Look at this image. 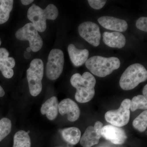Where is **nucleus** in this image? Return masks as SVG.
<instances>
[{"label": "nucleus", "instance_id": "1", "mask_svg": "<svg viewBox=\"0 0 147 147\" xmlns=\"http://www.w3.org/2000/svg\"><path fill=\"white\" fill-rule=\"evenodd\" d=\"M72 86L76 89L75 98L80 103H86L92 99L95 94L94 87L96 80L92 74L85 72L81 75L79 73L73 74L70 79Z\"/></svg>", "mask_w": 147, "mask_h": 147}, {"label": "nucleus", "instance_id": "2", "mask_svg": "<svg viewBox=\"0 0 147 147\" xmlns=\"http://www.w3.org/2000/svg\"><path fill=\"white\" fill-rule=\"evenodd\" d=\"M59 11L56 6L49 4L44 9L33 4L28 10L27 16L38 31H45L47 27L46 20H55L57 18Z\"/></svg>", "mask_w": 147, "mask_h": 147}, {"label": "nucleus", "instance_id": "3", "mask_svg": "<svg viewBox=\"0 0 147 147\" xmlns=\"http://www.w3.org/2000/svg\"><path fill=\"white\" fill-rule=\"evenodd\" d=\"M121 62L116 57H104L96 56L87 60L86 66L92 73L96 76L104 77L119 68Z\"/></svg>", "mask_w": 147, "mask_h": 147}, {"label": "nucleus", "instance_id": "4", "mask_svg": "<svg viewBox=\"0 0 147 147\" xmlns=\"http://www.w3.org/2000/svg\"><path fill=\"white\" fill-rule=\"evenodd\" d=\"M147 71L140 63H134L124 71L119 81L121 88L124 90L133 89L140 83L146 81Z\"/></svg>", "mask_w": 147, "mask_h": 147}, {"label": "nucleus", "instance_id": "5", "mask_svg": "<svg viewBox=\"0 0 147 147\" xmlns=\"http://www.w3.org/2000/svg\"><path fill=\"white\" fill-rule=\"evenodd\" d=\"M43 74L44 64L42 60L39 59L33 60L27 70L29 90L32 96H37L42 91Z\"/></svg>", "mask_w": 147, "mask_h": 147}, {"label": "nucleus", "instance_id": "6", "mask_svg": "<svg viewBox=\"0 0 147 147\" xmlns=\"http://www.w3.org/2000/svg\"><path fill=\"white\" fill-rule=\"evenodd\" d=\"M130 99H124L118 110L107 112L105 116L106 121L112 125L118 127L127 124L130 119Z\"/></svg>", "mask_w": 147, "mask_h": 147}, {"label": "nucleus", "instance_id": "7", "mask_svg": "<svg viewBox=\"0 0 147 147\" xmlns=\"http://www.w3.org/2000/svg\"><path fill=\"white\" fill-rule=\"evenodd\" d=\"M64 57L63 52L58 49L50 51L46 65V73L47 78L51 80L58 79L63 71Z\"/></svg>", "mask_w": 147, "mask_h": 147}, {"label": "nucleus", "instance_id": "8", "mask_svg": "<svg viewBox=\"0 0 147 147\" xmlns=\"http://www.w3.org/2000/svg\"><path fill=\"white\" fill-rule=\"evenodd\" d=\"M15 36L19 40H28L30 47L33 52H38L42 48L43 40L32 23H28L18 29Z\"/></svg>", "mask_w": 147, "mask_h": 147}, {"label": "nucleus", "instance_id": "9", "mask_svg": "<svg viewBox=\"0 0 147 147\" xmlns=\"http://www.w3.org/2000/svg\"><path fill=\"white\" fill-rule=\"evenodd\" d=\"M78 31L80 36L91 45L97 47L100 44L101 33L97 24L91 21L84 22L79 25Z\"/></svg>", "mask_w": 147, "mask_h": 147}, {"label": "nucleus", "instance_id": "10", "mask_svg": "<svg viewBox=\"0 0 147 147\" xmlns=\"http://www.w3.org/2000/svg\"><path fill=\"white\" fill-rule=\"evenodd\" d=\"M103 124L98 121L94 126H90L87 127L83 136L80 139V144L83 147H91L99 143L102 137L101 131Z\"/></svg>", "mask_w": 147, "mask_h": 147}, {"label": "nucleus", "instance_id": "11", "mask_svg": "<svg viewBox=\"0 0 147 147\" xmlns=\"http://www.w3.org/2000/svg\"><path fill=\"white\" fill-rule=\"evenodd\" d=\"M102 137L115 144H122L126 141L125 131L120 127L108 125L102 127L101 131Z\"/></svg>", "mask_w": 147, "mask_h": 147}, {"label": "nucleus", "instance_id": "12", "mask_svg": "<svg viewBox=\"0 0 147 147\" xmlns=\"http://www.w3.org/2000/svg\"><path fill=\"white\" fill-rule=\"evenodd\" d=\"M59 111L62 116L67 115V119L74 122L79 118L80 110L76 102L70 98H66L61 101L58 106Z\"/></svg>", "mask_w": 147, "mask_h": 147}, {"label": "nucleus", "instance_id": "13", "mask_svg": "<svg viewBox=\"0 0 147 147\" xmlns=\"http://www.w3.org/2000/svg\"><path fill=\"white\" fill-rule=\"evenodd\" d=\"M9 56V53L6 49L0 48V71L5 78L10 79L14 74L12 69L16 62L13 58Z\"/></svg>", "mask_w": 147, "mask_h": 147}, {"label": "nucleus", "instance_id": "14", "mask_svg": "<svg viewBox=\"0 0 147 147\" xmlns=\"http://www.w3.org/2000/svg\"><path fill=\"white\" fill-rule=\"evenodd\" d=\"M98 21L105 28L119 32L125 31L128 28L126 21L112 16H102L98 18Z\"/></svg>", "mask_w": 147, "mask_h": 147}, {"label": "nucleus", "instance_id": "15", "mask_svg": "<svg viewBox=\"0 0 147 147\" xmlns=\"http://www.w3.org/2000/svg\"><path fill=\"white\" fill-rule=\"evenodd\" d=\"M102 40L108 47L119 49L123 48L126 43L125 37L119 32H105L102 34Z\"/></svg>", "mask_w": 147, "mask_h": 147}, {"label": "nucleus", "instance_id": "16", "mask_svg": "<svg viewBox=\"0 0 147 147\" xmlns=\"http://www.w3.org/2000/svg\"><path fill=\"white\" fill-rule=\"evenodd\" d=\"M67 50L71 62L76 67L85 63L89 55V52L87 49L79 50L72 44L68 45Z\"/></svg>", "mask_w": 147, "mask_h": 147}, {"label": "nucleus", "instance_id": "17", "mask_svg": "<svg viewBox=\"0 0 147 147\" xmlns=\"http://www.w3.org/2000/svg\"><path fill=\"white\" fill-rule=\"evenodd\" d=\"M59 104L56 96L50 98L42 104L40 109L41 114L46 115L47 118L50 120H53L58 115Z\"/></svg>", "mask_w": 147, "mask_h": 147}, {"label": "nucleus", "instance_id": "18", "mask_svg": "<svg viewBox=\"0 0 147 147\" xmlns=\"http://www.w3.org/2000/svg\"><path fill=\"white\" fill-rule=\"evenodd\" d=\"M62 135L67 142L72 145L79 143L81 138V131L76 127H70L63 129Z\"/></svg>", "mask_w": 147, "mask_h": 147}, {"label": "nucleus", "instance_id": "19", "mask_svg": "<svg viewBox=\"0 0 147 147\" xmlns=\"http://www.w3.org/2000/svg\"><path fill=\"white\" fill-rule=\"evenodd\" d=\"M31 143L28 133L20 130L14 134L13 147H31Z\"/></svg>", "mask_w": 147, "mask_h": 147}, {"label": "nucleus", "instance_id": "20", "mask_svg": "<svg viewBox=\"0 0 147 147\" xmlns=\"http://www.w3.org/2000/svg\"><path fill=\"white\" fill-rule=\"evenodd\" d=\"M13 4V0H0V24L8 21Z\"/></svg>", "mask_w": 147, "mask_h": 147}, {"label": "nucleus", "instance_id": "21", "mask_svg": "<svg viewBox=\"0 0 147 147\" xmlns=\"http://www.w3.org/2000/svg\"><path fill=\"white\" fill-rule=\"evenodd\" d=\"M130 108L132 112H134L138 109L146 110L147 98L142 95L134 96L130 101Z\"/></svg>", "mask_w": 147, "mask_h": 147}, {"label": "nucleus", "instance_id": "22", "mask_svg": "<svg viewBox=\"0 0 147 147\" xmlns=\"http://www.w3.org/2000/svg\"><path fill=\"white\" fill-rule=\"evenodd\" d=\"M134 128L138 131L143 132L147 127V111L145 110L137 117L132 123Z\"/></svg>", "mask_w": 147, "mask_h": 147}, {"label": "nucleus", "instance_id": "23", "mask_svg": "<svg viewBox=\"0 0 147 147\" xmlns=\"http://www.w3.org/2000/svg\"><path fill=\"white\" fill-rule=\"evenodd\" d=\"M11 129V123L10 119L4 118L0 120V142L10 133Z\"/></svg>", "mask_w": 147, "mask_h": 147}, {"label": "nucleus", "instance_id": "24", "mask_svg": "<svg viewBox=\"0 0 147 147\" xmlns=\"http://www.w3.org/2000/svg\"><path fill=\"white\" fill-rule=\"evenodd\" d=\"M137 28L140 30L147 32V18L142 17L137 20L136 23Z\"/></svg>", "mask_w": 147, "mask_h": 147}, {"label": "nucleus", "instance_id": "25", "mask_svg": "<svg viewBox=\"0 0 147 147\" xmlns=\"http://www.w3.org/2000/svg\"><path fill=\"white\" fill-rule=\"evenodd\" d=\"M88 1L91 7L95 9L102 8L106 3V1L103 0H88Z\"/></svg>", "mask_w": 147, "mask_h": 147}, {"label": "nucleus", "instance_id": "26", "mask_svg": "<svg viewBox=\"0 0 147 147\" xmlns=\"http://www.w3.org/2000/svg\"><path fill=\"white\" fill-rule=\"evenodd\" d=\"M33 2V0H21V3L25 5H28Z\"/></svg>", "mask_w": 147, "mask_h": 147}, {"label": "nucleus", "instance_id": "27", "mask_svg": "<svg viewBox=\"0 0 147 147\" xmlns=\"http://www.w3.org/2000/svg\"><path fill=\"white\" fill-rule=\"evenodd\" d=\"M143 96L146 98H147V85L144 87L143 90Z\"/></svg>", "mask_w": 147, "mask_h": 147}, {"label": "nucleus", "instance_id": "28", "mask_svg": "<svg viewBox=\"0 0 147 147\" xmlns=\"http://www.w3.org/2000/svg\"><path fill=\"white\" fill-rule=\"evenodd\" d=\"M5 94V92L3 89L0 86V97H3L4 96Z\"/></svg>", "mask_w": 147, "mask_h": 147}, {"label": "nucleus", "instance_id": "29", "mask_svg": "<svg viewBox=\"0 0 147 147\" xmlns=\"http://www.w3.org/2000/svg\"><path fill=\"white\" fill-rule=\"evenodd\" d=\"M24 57L26 58V59H29V58L30 57L31 55L30 53L28 52H25L24 54Z\"/></svg>", "mask_w": 147, "mask_h": 147}, {"label": "nucleus", "instance_id": "30", "mask_svg": "<svg viewBox=\"0 0 147 147\" xmlns=\"http://www.w3.org/2000/svg\"><path fill=\"white\" fill-rule=\"evenodd\" d=\"M31 51L32 50L31 49L30 47H28L27 48V52H28V53H30Z\"/></svg>", "mask_w": 147, "mask_h": 147}, {"label": "nucleus", "instance_id": "31", "mask_svg": "<svg viewBox=\"0 0 147 147\" xmlns=\"http://www.w3.org/2000/svg\"><path fill=\"white\" fill-rule=\"evenodd\" d=\"M1 38H0V46H1Z\"/></svg>", "mask_w": 147, "mask_h": 147}, {"label": "nucleus", "instance_id": "32", "mask_svg": "<svg viewBox=\"0 0 147 147\" xmlns=\"http://www.w3.org/2000/svg\"></svg>", "mask_w": 147, "mask_h": 147}]
</instances>
